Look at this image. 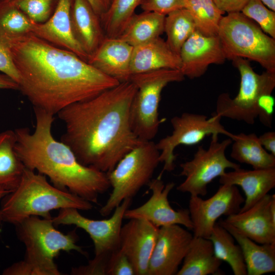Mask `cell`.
Returning <instances> with one entry per match:
<instances>
[{"mask_svg": "<svg viewBox=\"0 0 275 275\" xmlns=\"http://www.w3.org/2000/svg\"><path fill=\"white\" fill-rule=\"evenodd\" d=\"M2 39L19 73L18 90L33 108L53 116L120 83L73 52L32 33Z\"/></svg>", "mask_w": 275, "mask_h": 275, "instance_id": "cell-1", "label": "cell"}, {"mask_svg": "<svg viewBox=\"0 0 275 275\" xmlns=\"http://www.w3.org/2000/svg\"><path fill=\"white\" fill-rule=\"evenodd\" d=\"M136 90L130 80L120 82L57 114L65 126L61 141L79 162L107 173L141 142L130 120Z\"/></svg>", "mask_w": 275, "mask_h": 275, "instance_id": "cell-2", "label": "cell"}, {"mask_svg": "<svg viewBox=\"0 0 275 275\" xmlns=\"http://www.w3.org/2000/svg\"><path fill=\"white\" fill-rule=\"evenodd\" d=\"M34 111V131L14 130L15 151L25 167L47 177L56 187L97 204L99 195L111 187L107 173L79 162L67 145L53 136V115L37 108Z\"/></svg>", "mask_w": 275, "mask_h": 275, "instance_id": "cell-3", "label": "cell"}, {"mask_svg": "<svg viewBox=\"0 0 275 275\" xmlns=\"http://www.w3.org/2000/svg\"><path fill=\"white\" fill-rule=\"evenodd\" d=\"M92 204L56 187L45 176L25 168L18 186L3 198L0 211L3 222L16 226L32 216L52 218L50 212L54 209L89 210L93 208Z\"/></svg>", "mask_w": 275, "mask_h": 275, "instance_id": "cell-4", "label": "cell"}, {"mask_svg": "<svg viewBox=\"0 0 275 275\" xmlns=\"http://www.w3.org/2000/svg\"><path fill=\"white\" fill-rule=\"evenodd\" d=\"M217 35L226 59L244 58L275 72V39L241 12L223 16Z\"/></svg>", "mask_w": 275, "mask_h": 275, "instance_id": "cell-5", "label": "cell"}, {"mask_svg": "<svg viewBox=\"0 0 275 275\" xmlns=\"http://www.w3.org/2000/svg\"><path fill=\"white\" fill-rule=\"evenodd\" d=\"M160 151L152 141H141L107 173L112 191L99 210L107 216L124 200L132 199L147 185L160 163Z\"/></svg>", "mask_w": 275, "mask_h": 275, "instance_id": "cell-6", "label": "cell"}, {"mask_svg": "<svg viewBox=\"0 0 275 275\" xmlns=\"http://www.w3.org/2000/svg\"><path fill=\"white\" fill-rule=\"evenodd\" d=\"M180 70L164 69L131 76L130 81L136 90L132 101L130 120L132 129L141 141H152L162 120L159 118V106L163 89L169 84L183 80Z\"/></svg>", "mask_w": 275, "mask_h": 275, "instance_id": "cell-7", "label": "cell"}, {"mask_svg": "<svg viewBox=\"0 0 275 275\" xmlns=\"http://www.w3.org/2000/svg\"><path fill=\"white\" fill-rule=\"evenodd\" d=\"M240 75L237 95L232 98L228 93L219 95L216 112L218 116L253 124L258 117V102L264 94H271L275 87V72L265 70L262 74L254 71L249 60L236 58L232 60Z\"/></svg>", "mask_w": 275, "mask_h": 275, "instance_id": "cell-8", "label": "cell"}, {"mask_svg": "<svg viewBox=\"0 0 275 275\" xmlns=\"http://www.w3.org/2000/svg\"><path fill=\"white\" fill-rule=\"evenodd\" d=\"M16 227L18 237L25 247L24 258L27 259L52 264L61 251L87 254L76 244L78 236L75 231L63 234L55 228L52 218L32 216Z\"/></svg>", "mask_w": 275, "mask_h": 275, "instance_id": "cell-9", "label": "cell"}, {"mask_svg": "<svg viewBox=\"0 0 275 275\" xmlns=\"http://www.w3.org/2000/svg\"><path fill=\"white\" fill-rule=\"evenodd\" d=\"M232 143L230 138L219 142L218 134L211 135L207 149L199 146L193 159L180 164V175L185 177V180L177 187V189L189 193L190 196H205L208 185L213 180L223 175L227 169L235 170L240 168L239 164L226 157V149Z\"/></svg>", "mask_w": 275, "mask_h": 275, "instance_id": "cell-10", "label": "cell"}, {"mask_svg": "<svg viewBox=\"0 0 275 275\" xmlns=\"http://www.w3.org/2000/svg\"><path fill=\"white\" fill-rule=\"evenodd\" d=\"M221 118L216 113L208 117L205 115L188 112L173 117L171 119L172 133L156 143L160 151V162L163 163L158 176L161 177L164 171L171 172L174 169L176 159L174 150L177 146L195 145L212 134H223L232 139L234 134L226 129L221 122Z\"/></svg>", "mask_w": 275, "mask_h": 275, "instance_id": "cell-11", "label": "cell"}, {"mask_svg": "<svg viewBox=\"0 0 275 275\" xmlns=\"http://www.w3.org/2000/svg\"><path fill=\"white\" fill-rule=\"evenodd\" d=\"M132 199L124 200L114 210L108 219H92L81 215L73 208L60 209L52 218L54 226L74 225L86 231L92 240L95 256L108 254L120 248V235L125 211L129 208Z\"/></svg>", "mask_w": 275, "mask_h": 275, "instance_id": "cell-12", "label": "cell"}, {"mask_svg": "<svg viewBox=\"0 0 275 275\" xmlns=\"http://www.w3.org/2000/svg\"><path fill=\"white\" fill-rule=\"evenodd\" d=\"M244 202L237 186L227 184L207 199L190 196L188 210L194 236L208 238L218 218L238 213Z\"/></svg>", "mask_w": 275, "mask_h": 275, "instance_id": "cell-13", "label": "cell"}, {"mask_svg": "<svg viewBox=\"0 0 275 275\" xmlns=\"http://www.w3.org/2000/svg\"><path fill=\"white\" fill-rule=\"evenodd\" d=\"M161 178L152 179L147 185L152 192L150 198L139 207L128 208L124 213V219H144L158 228L179 225L193 230L188 209L175 210L169 202V195L175 184L171 182L164 184Z\"/></svg>", "mask_w": 275, "mask_h": 275, "instance_id": "cell-14", "label": "cell"}, {"mask_svg": "<svg viewBox=\"0 0 275 275\" xmlns=\"http://www.w3.org/2000/svg\"><path fill=\"white\" fill-rule=\"evenodd\" d=\"M193 237L179 225L159 227L147 275H176Z\"/></svg>", "mask_w": 275, "mask_h": 275, "instance_id": "cell-15", "label": "cell"}, {"mask_svg": "<svg viewBox=\"0 0 275 275\" xmlns=\"http://www.w3.org/2000/svg\"><path fill=\"white\" fill-rule=\"evenodd\" d=\"M159 228L150 222L131 218L122 226L120 249L131 262L135 275H147Z\"/></svg>", "mask_w": 275, "mask_h": 275, "instance_id": "cell-16", "label": "cell"}, {"mask_svg": "<svg viewBox=\"0 0 275 275\" xmlns=\"http://www.w3.org/2000/svg\"><path fill=\"white\" fill-rule=\"evenodd\" d=\"M224 221L257 243L275 242L274 194H267L248 210L229 215Z\"/></svg>", "mask_w": 275, "mask_h": 275, "instance_id": "cell-17", "label": "cell"}, {"mask_svg": "<svg viewBox=\"0 0 275 275\" xmlns=\"http://www.w3.org/2000/svg\"><path fill=\"white\" fill-rule=\"evenodd\" d=\"M179 57L180 71L190 79L201 77L211 64L224 63L226 58L219 38L195 31L182 45Z\"/></svg>", "mask_w": 275, "mask_h": 275, "instance_id": "cell-18", "label": "cell"}, {"mask_svg": "<svg viewBox=\"0 0 275 275\" xmlns=\"http://www.w3.org/2000/svg\"><path fill=\"white\" fill-rule=\"evenodd\" d=\"M73 0H59L51 17L43 23L33 22L31 33L37 37L75 54L87 62L88 56L75 39L71 28Z\"/></svg>", "mask_w": 275, "mask_h": 275, "instance_id": "cell-19", "label": "cell"}, {"mask_svg": "<svg viewBox=\"0 0 275 275\" xmlns=\"http://www.w3.org/2000/svg\"><path fill=\"white\" fill-rule=\"evenodd\" d=\"M133 48L119 38H105L87 62L119 82L129 81Z\"/></svg>", "mask_w": 275, "mask_h": 275, "instance_id": "cell-20", "label": "cell"}, {"mask_svg": "<svg viewBox=\"0 0 275 275\" xmlns=\"http://www.w3.org/2000/svg\"><path fill=\"white\" fill-rule=\"evenodd\" d=\"M221 184L240 186L245 198L239 212L245 211L266 196L275 186V168L245 170L239 168L219 177Z\"/></svg>", "mask_w": 275, "mask_h": 275, "instance_id": "cell-21", "label": "cell"}, {"mask_svg": "<svg viewBox=\"0 0 275 275\" xmlns=\"http://www.w3.org/2000/svg\"><path fill=\"white\" fill-rule=\"evenodd\" d=\"M70 20L73 35L89 58L106 38L100 18L87 0H73Z\"/></svg>", "mask_w": 275, "mask_h": 275, "instance_id": "cell-22", "label": "cell"}, {"mask_svg": "<svg viewBox=\"0 0 275 275\" xmlns=\"http://www.w3.org/2000/svg\"><path fill=\"white\" fill-rule=\"evenodd\" d=\"M180 67L179 56L160 37L133 48L131 75L164 69L180 70Z\"/></svg>", "mask_w": 275, "mask_h": 275, "instance_id": "cell-23", "label": "cell"}, {"mask_svg": "<svg viewBox=\"0 0 275 275\" xmlns=\"http://www.w3.org/2000/svg\"><path fill=\"white\" fill-rule=\"evenodd\" d=\"M233 236L240 246L248 275H262L275 271V242L260 244L221 219L218 222Z\"/></svg>", "mask_w": 275, "mask_h": 275, "instance_id": "cell-24", "label": "cell"}, {"mask_svg": "<svg viewBox=\"0 0 275 275\" xmlns=\"http://www.w3.org/2000/svg\"><path fill=\"white\" fill-rule=\"evenodd\" d=\"M222 263L209 238L194 236L176 275L217 274Z\"/></svg>", "mask_w": 275, "mask_h": 275, "instance_id": "cell-25", "label": "cell"}, {"mask_svg": "<svg viewBox=\"0 0 275 275\" xmlns=\"http://www.w3.org/2000/svg\"><path fill=\"white\" fill-rule=\"evenodd\" d=\"M14 130L0 132V189L11 192L19 185L25 167L15 151Z\"/></svg>", "mask_w": 275, "mask_h": 275, "instance_id": "cell-26", "label": "cell"}, {"mask_svg": "<svg viewBox=\"0 0 275 275\" xmlns=\"http://www.w3.org/2000/svg\"><path fill=\"white\" fill-rule=\"evenodd\" d=\"M232 140L230 156L235 160L254 169L275 168V156L262 147L255 133L234 134Z\"/></svg>", "mask_w": 275, "mask_h": 275, "instance_id": "cell-27", "label": "cell"}, {"mask_svg": "<svg viewBox=\"0 0 275 275\" xmlns=\"http://www.w3.org/2000/svg\"><path fill=\"white\" fill-rule=\"evenodd\" d=\"M165 17L151 12L134 14L117 38L134 47L159 37L164 32Z\"/></svg>", "mask_w": 275, "mask_h": 275, "instance_id": "cell-28", "label": "cell"}, {"mask_svg": "<svg viewBox=\"0 0 275 275\" xmlns=\"http://www.w3.org/2000/svg\"><path fill=\"white\" fill-rule=\"evenodd\" d=\"M212 243L215 256L227 262L235 275H246L242 250L231 233L216 223L208 238Z\"/></svg>", "mask_w": 275, "mask_h": 275, "instance_id": "cell-29", "label": "cell"}, {"mask_svg": "<svg viewBox=\"0 0 275 275\" xmlns=\"http://www.w3.org/2000/svg\"><path fill=\"white\" fill-rule=\"evenodd\" d=\"M145 0H109L106 12L100 18L106 38H117L136 8Z\"/></svg>", "mask_w": 275, "mask_h": 275, "instance_id": "cell-30", "label": "cell"}, {"mask_svg": "<svg viewBox=\"0 0 275 275\" xmlns=\"http://www.w3.org/2000/svg\"><path fill=\"white\" fill-rule=\"evenodd\" d=\"M184 8L194 21L196 31L207 36H217L220 21L225 13L212 0H184Z\"/></svg>", "mask_w": 275, "mask_h": 275, "instance_id": "cell-31", "label": "cell"}, {"mask_svg": "<svg viewBox=\"0 0 275 275\" xmlns=\"http://www.w3.org/2000/svg\"><path fill=\"white\" fill-rule=\"evenodd\" d=\"M196 30L193 17L185 8L173 11L165 17L166 41L171 50L179 56L182 45Z\"/></svg>", "mask_w": 275, "mask_h": 275, "instance_id": "cell-32", "label": "cell"}, {"mask_svg": "<svg viewBox=\"0 0 275 275\" xmlns=\"http://www.w3.org/2000/svg\"><path fill=\"white\" fill-rule=\"evenodd\" d=\"M33 21L8 0H0V36L10 38L31 33Z\"/></svg>", "mask_w": 275, "mask_h": 275, "instance_id": "cell-33", "label": "cell"}, {"mask_svg": "<svg viewBox=\"0 0 275 275\" xmlns=\"http://www.w3.org/2000/svg\"><path fill=\"white\" fill-rule=\"evenodd\" d=\"M241 12L254 21L266 34L275 39V12L260 0H249Z\"/></svg>", "mask_w": 275, "mask_h": 275, "instance_id": "cell-34", "label": "cell"}, {"mask_svg": "<svg viewBox=\"0 0 275 275\" xmlns=\"http://www.w3.org/2000/svg\"><path fill=\"white\" fill-rule=\"evenodd\" d=\"M33 22L43 23L54 12L59 0H8Z\"/></svg>", "mask_w": 275, "mask_h": 275, "instance_id": "cell-35", "label": "cell"}, {"mask_svg": "<svg viewBox=\"0 0 275 275\" xmlns=\"http://www.w3.org/2000/svg\"><path fill=\"white\" fill-rule=\"evenodd\" d=\"M3 275H61L57 265L48 264L24 258L4 270Z\"/></svg>", "mask_w": 275, "mask_h": 275, "instance_id": "cell-36", "label": "cell"}, {"mask_svg": "<svg viewBox=\"0 0 275 275\" xmlns=\"http://www.w3.org/2000/svg\"><path fill=\"white\" fill-rule=\"evenodd\" d=\"M107 275H135L131 262L120 248L110 255Z\"/></svg>", "mask_w": 275, "mask_h": 275, "instance_id": "cell-37", "label": "cell"}, {"mask_svg": "<svg viewBox=\"0 0 275 275\" xmlns=\"http://www.w3.org/2000/svg\"><path fill=\"white\" fill-rule=\"evenodd\" d=\"M111 253L95 256L92 260L89 261L88 264L72 268L71 274L74 275H107L108 263Z\"/></svg>", "mask_w": 275, "mask_h": 275, "instance_id": "cell-38", "label": "cell"}, {"mask_svg": "<svg viewBox=\"0 0 275 275\" xmlns=\"http://www.w3.org/2000/svg\"><path fill=\"white\" fill-rule=\"evenodd\" d=\"M143 11L166 16L175 10L184 8V0H145L141 5Z\"/></svg>", "mask_w": 275, "mask_h": 275, "instance_id": "cell-39", "label": "cell"}, {"mask_svg": "<svg viewBox=\"0 0 275 275\" xmlns=\"http://www.w3.org/2000/svg\"><path fill=\"white\" fill-rule=\"evenodd\" d=\"M0 72L7 75L16 81H19L18 72L13 62L7 45L0 36Z\"/></svg>", "mask_w": 275, "mask_h": 275, "instance_id": "cell-40", "label": "cell"}, {"mask_svg": "<svg viewBox=\"0 0 275 275\" xmlns=\"http://www.w3.org/2000/svg\"><path fill=\"white\" fill-rule=\"evenodd\" d=\"M259 110L258 118L265 126L271 127L274 113L275 100L271 94H264L259 99Z\"/></svg>", "mask_w": 275, "mask_h": 275, "instance_id": "cell-41", "label": "cell"}, {"mask_svg": "<svg viewBox=\"0 0 275 275\" xmlns=\"http://www.w3.org/2000/svg\"><path fill=\"white\" fill-rule=\"evenodd\" d=\"M222 11L228 13L241 12L249 0H212Z\"/></svg>", "mask_w": 275, "mask_h": 275, "instance_id": "cell-42", "label": "cell"}, {"mask_svg": "<svg viewBox=\"0 0 275 275\" xmlns=\"http://www.w3.org/2000/svg\"><path fill=\"white\" fill-rule=\"evenodd\" d=\"M258 139L262 147L275 156V132H265L258 136Z\"/></svg>", "mask_w": 275, "mask_h": 275, "instance_id": "cell-43", "label": "cell"}, {"mask_svg": "<svg viewBox=\"0 0 275 275\" xmlns=\"http://www.w3.org/2000/svg\"><path fill=\"white\" fill-rule=\"evenodd\" d=\"M87 1L99 18L106 12L109 5V0Z\"/></svg>", "mask_w": 275, "mask_h": 275, "instance_id": "cell-44", "label": "cell"}, {"mask_svg": "<svg viewBox=\"0 0 275 275\" xmlns=\"http://www.w3.org/2000/svg\"><path fill=\"white\" fill-rule=\"evenodd\" d=\"M18 84L7 75L0 73V89L18 90Z\"/></svg>", "mask_w": 275, "mask_h": 275, "instance_id": "cell-45", "label": "cell"}, {"mask_svg": "<svg viewBox=\"0 0 275 275\" xmlns=\"http://www.w3.org/2000/svg\"><path fill=\"white\" fill-rule=\"evenodd\" d=\"M269 9L275 11V0H260Z\"/></svg>", "mask_w": 275, "mask_h": 275, "instance_id": "cell-46", "label": "cell"}, {"mask_svg": "<svg viewBox=\"0 0 275 275\" xmlns=\"http://www.w3.org/2000/svg\"><path fill=\"white\" fill-rule=\"evenodd\" d=\"M9 193H10V192L8 191L4 190H2V189H0V201H1V200H2L3 198L6 195H7L8 194H9ZM3 222V221L2 214H1V211H0V228H1V227L2 223Z\"/></svg>", "mask_w": 275, "mask_h": 275, "instance_id": "cell-47", "label": "cell"}]
</instances>
